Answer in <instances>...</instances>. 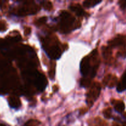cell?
Returning <instances> with one entry per match:
<instances>
[{"instance_id":"7","label":"cell","mask_w":126,"mask_h":126,"mask_svg":"<svg viewBox=\"0 0 126 126\" xmlns=\"http://www.w3.org/2000/svg\"><path fill=\"white\" fill-rule=\"evenodd\" d=\"M114 108L118 113H122L125 109V105L121 101H118L114 105Z\"/></svg>"},{"instance_id":"8","label":"cell","mask_w":126,"mask_h":126,"mask_svg":"<svg viewBox=\"0 0 126 126\" xmlns=\"http://www.w3.org/2000/svg\"><path fill=\"white\" fill-rule=\"evenodd\" d=\"M102 2L101 1H95V0H92V1H85L83 2V6L86 7H92L94 6H96L98 4Z\"/></svg>"},{"instance_id":"1","label":"cell","mask_w":126,"mask_h":126,"mask_svg":"<svg viewBox=\"0 0 126 126\" xmlns=\"http://www.w3.org/2000/svg\"><path fill=\"white\" fill-rule=\"evenodd\" d=\"M60 17H61V25H60L61 28L62 30L65 31L64 32L65 33H66L68 32V30L73 23L74 18L66 11H63L60 15Z\"/></svg>"},{"instance_id":"3","label":"cell","mask_w":126,"mask_h":126,"mask_svg":"<svg viewBox=\"0 0 126 126\" xmlns=\"http://www.w3.org/2000/svg\"><path fill=\"white\" fill-rule=\"evenodd\" d=\"M80 70L82 76H86L91 71V57L86 56L84 58L80 65Z\"/></svg>"},{"instance_id":"2","label":"cell","mask_w":126,"mask_h":126,"mask_svg":"<svg viewBox=\"0 0 126 126\" xmlns=\"http://www.w3.org/2000/svg\"><path fill=\"white\" fill-rule=\"evenodd\" d=\"M100 86L98 83H95L87 94V102L91 105L93 104V102L96 100L99 95L100 92Z\"/></svg>"},{"instance_id":"9","label":"cell","mask_w":126,"mask_h":126,"mask_svg":"<svg viewBox=\"0 0 126 126\" xmlns=\"http://www.w3.org/2000/svg\"><path fill=\"white\" fill-rule=\"evenodd\" d=\"M9 103L10 105H11V107H18L19 106L20 102L19 99H18L17 97H12V98H10V100H9Z\"/></svg>"},{"instance_id":"12","label":"cell","mask_w":126,"mask_h":126,"mask_svg":"<svg viewBox=\"0 0 126 126\" xmlns=\"http://www.w3.org/2000/svg\"><path fill=\"white\" fill-rule=\"evenodd\" d=\"M119 4L122 9H125L126 8V1H119Z\"/></svg>"},{"instance_id":"11","label":"cell","mask_w":126,"mask_h":126,"mask_svg":"<svg viewBox=\"0 0 126 126\" xmlns=\"http://www.w3.org/2000/svg\"><path fill=\"white\" fill-rule=\"evenodd\" d=\"M111 110L107 109V110H106L105 111H104V112H103V114H104V116L106 117V118L109 119V118L111 117Z\"/></svg>"},{"instance_id":"4","label":"cell","mask_w":126,"mask_h":126,"mask_svg":"<svg viewBox=\"0 0 126 126\" xmlns=\"http://www.w3.org/2000/svg\"><path fill=\"white\" fill-rule=\"evenodd\" d=\"M124 43V39L123 37L119 36L115 39H113L110 42V45L112 47L121 46Z\"/></svg>"},{"instance_id":"6","label":"cell","mask_w":126,"mask_h":126,"mask_svg":"<svg viewBox=\"0 0 126 126\" xmlns=\"http://www.w3.org/2000/svg\"><path fill=\"white\" fill-rule=\"evenodd\" d=\"M126 89V72L124 73L123 78L121 79V81L119 84L118 87V91L119 92H122Z\"/></svg>"},{"instance_id":"10","label":"cell","mask_w":126,"mask_h":126,"mask_svg":"<svg viewBox=\"0 0 126 126\" xmlns=\"http://www.w3.org/2000/svg\"><path fill=\"white\" fill-rule=\"evenodd\" d=\"M90 83H91V81H90V80L89 79H82V81H81V85H82L83 87H87V86H89L90 85Z\"/></svg>"},{"instance_id":"5","label":"cell","mask_w":126,"mask_h":126,"mask_svg":"<svg viewBox=\"0 0 126 126\" xmlns=\"http://www.w3.org/2000/svg\"><path fill=\"white\" fill-rule=\"evenodd\" d=\"M70 9H71V11H73L78 16H84V14H85L83 9L79 4H71L70 6Z\"/></svg>"},{"instance_id":"13","label":"cell","mask_w":126,"mask_h":126,"mask_svg":"<svg viewBox=\"0 0 126 126\" xmlns=\"http://www.w3.org/2000/svg\"><path fill=\"white\" fill-rule=\"evenodd\" d=\"M0 126H3V125H1Z\"/></svg>"}]
</instances>
